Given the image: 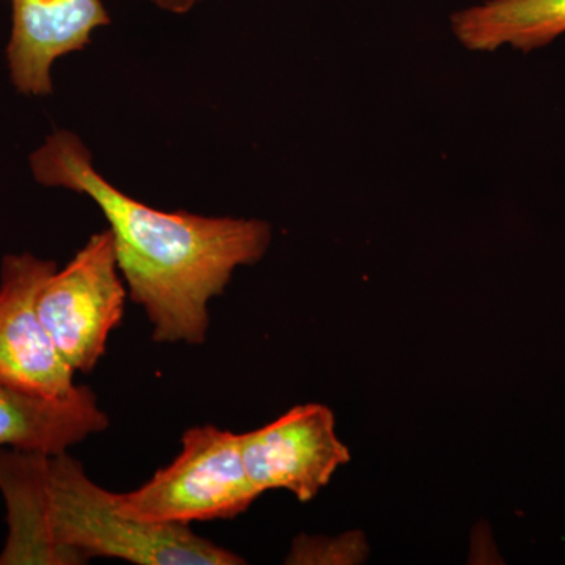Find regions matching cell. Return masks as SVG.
<instances>
[{
	"label": "cell",
	"instance_id": "obj_10",
	"mask_svg": "<svg viewBox=\"0 0 565 565\" xmlns=\"http://www.w3.org/2000/svg\"><path fill=\"white\" fill-rule=\"evenodd\" d=\"M366 556L362 534L349 533L341 537H311L299 535L294 541L286 564H353Z\"/></svg>",
	"mask_w": 565,
	"mask_h": 565
},
{
	"label": "cell",
	"instance_id": "obj_1",
	"mask_svg": "<svg viewBox=\"0 0 565 565\" xmlns=\"http://www.w3.org/2000/svg\"><path fill=\"white\" fill-rule=\"evenodd\" d=\"M31 169L40 184L87 196L103 212L129 297L150 319L156 343L204 344L211 300L273 243V228L258 218L166 212L134 200L95 169L87 145L71 131L51 134Z\"/></svg>",
	"mask_w": 565,
	"mask_h": 565
},
{
	"label": "cell",
	"instance_id": "obj_7",
	"mask_svg": "<svg viewBox=\"0 0 565 565\" xmlns=\"http://www.w3.org/2000/svg\"><path fill=\"white\" fill-rule=\"evenodd\" d=\"M11 6L7 62L22 95H51L54 62L85 50L93 32L110 24L103 0H11Z\"/></svg>",
	"mask_w": 565,
	"mask_h": 565
},
{
	"label": "cell",
	"instance_id": "obj_6",
	"mask_svg": "<svg viewBox=\"0 0 565 565\" xmlns=\"http://www.w3.org/2000/svg\"><path fill=\"white\" fill-rule=\"evenodd\" d=\"M54 262L32 253L7 255L0 266V381L47 397L68 396L76 384L39 315Z\"/></svg>",
	"mask_w": 565,
	"mask_h": 565
},
{
	"label": "cell",
	"instance_id": "obj_3",
	"mask_svg": "<svg viewBox=\"0 0 565 565\" xmlns=\"http://www.w3.org/2000/svg\"><path fill=\"white\" fill-rule=\"evenodd\" d=\"M181 452L150 481L128 493H114L122 516L154 525L234 519L259 498L245 471L239 434L218 427L185 430Z\"/></svg>",
	"mask_w": 565,
	"mask_h": 565
},
{
	"label": "cell",
	"instance_id": "obj_5",
	"mask_svg": "<svg viewBox=\"0 0 565 565\" xmlns=\"http://www.w3.org/2000/svg\"><path fill=\"white\" fill-rule=\"evenodd\" d=\"M239 438L245 471L259 493L288 490L302 503L313 500L351 460L334 429L333 412L322 404L297 405Z\"/></svg>",
	"mask_w": 565,
	"mask_h": 565
},
{
	"label": "cell",
	"instance_id": "obj_4",
	"mask_svg": "<svg viewBox=\"0 0 565 565\" xmlns=\"http://www.w3.org/2000/svg\"><path fill=\"white\" fill-rule=\"evenodd\" d=\"M125 285L107 228L93 234L41 288V321L74 373L90 374L103 359L110 333L125 315Z\"/></svg>",
	"mask_w": 565,
	"mask_h": 565
},
{
	"label": "cell",
	"instance_id": "obj_2",
	"mask_svg": "<svg viewBox=\"0 0 565 565\" xmlns=\"http://www.w3.org/2000/svg\"><path fill=\"white\" fill-rule=\"evenodd\" d=\"M7 544L25 564H84L114 557L137 565H239L243 557L182 525L126 519L114 492L92 481L68 452L0 457Z\"/></svg>",
	"mask_w": 565,
	"mask_h": 565
},
{
	"label": "cell",
	"instance_id": "obj_11",
	"mask_svg": "<svg viewBox=\"0 0 565 565\" xmlns=\"http://www.w3.org/2000/svg\"><path fill=\"white\" fill-rule=\"evenodd\" d=\"M148 2L154 3L158 9L169 11L174 14L189 13L202 0H148Z\"/></svg>",
	"mask_w": 565,
	"mask_h": 565
},
{
	"label": "cell",
	"instance_id": "obj_8",
	"mask_svg": "<svg viewBox=\"0 0 565 565\" xmlns=\"http://www.w3.org/2000/svg\"><path fill=\"white\" fill-rule=\"evenodd\" d=\"M88 386L63 397L25 392L0 381V448L55 456L109 427Z\"/></svg>",
	"mask_w": 565,
	"mask_h": 565
},
{
	"label": "cell",
	"instance_id": "obj_9",
	"mask_svg": "<svg viewBox=\"0 0 565 565\" xmlns=\"http://www.w3.org/2000/svg\"><path fill=\"white\" fill-rule=\"evenodd\" d=\"M451 31L468 51L541 50L565 33V0H487L452 14Z\"/></svg>",
	"mask_w": 565,
	"mask_h": 565
}]
</instances>
